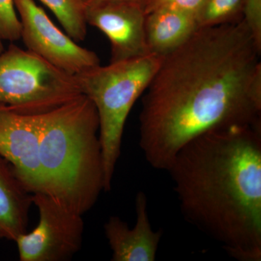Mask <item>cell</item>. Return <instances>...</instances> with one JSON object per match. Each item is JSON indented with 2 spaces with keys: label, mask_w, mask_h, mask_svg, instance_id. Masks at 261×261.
Here are the masks:
<instances>
[{
  "label": "cell",
  "mask_w": 261,
  "mask_h": 261,
  "mask_svg": "<svg viewBox=\"0 0 261 261\" xmlns=\"http://www.w3.org/2000/svg\"><path fill=\"white\" fill-rule=\"evenodd\" d=\"M21 24L13 0H0V37L15 42L20 39Z\"/></svg>",
  "instance_id": "obj_15"
},
{
  "label": "cell",
  "mask_w": 261,
  "mask_h": 261,
  "mask_svg": "<svg viewBox=\"0 0 261 261\" xmlns=\"http://www.w3.org/2000/svg\"><path fill=\"white\" fill-rule=\"evenodd\" d=\"M0 155L13 166L29 191L44 193L39 161L38 115L17 112L0 103Z\"/></svg>",
  "instance_id": "obj_9"
},
{
  "label": "cell",
  "mask_w": 261,
  "mask_h": 261,
  "mask_svg": "<svg viewBox=\"0 0 261 261\" xmlns=\"http://www.w3.org/2000/svg\"><path fill=\"white\" fill-rule=\"evenodd\" d=\"M243 2L244 0H205L197 13L199 28L241 21Z\"/></svg>",
  "instance_id": "obj_14"
},
{
  "label": "cell",
  "mask_w": 261,
  "mask_h": 261,
  "mask_svg": "<svg viewBox=\"0 0 261 261\" xmlns=\"http://www.w3.org/2000/svg\"><path fill=\"white\" fill-rule=\"evenodd\" d=\"M84 7L93 6V5L104 4V3H116V2L137 1L145 3V0H81Z\"/></svg>",
  "instance_id": "obj_18"
},
{
  "label": "cell",
  "mask_w": 261,
  "mask_h": 261,
  "mask_svg": "<svg viewBox=\"0 0 261 261\" xmlns=\"http://www.w3.org/2000/svg\"><path fill=\"white\" fill-rule=\"evenodd\" d=\"M3 240V238H2V237L0 236V240Z\"/></svg>",
  "instance_id": "obj_20"
},
{
  "label": "cell",
  "mask_w": 261,
  "mask_h": 261,
  "mask_svg": "<svg viewBox=\"0 0 261 261\" xmlns=\"http://www.w3.org/2000/svg\"><path fill=\"white\" fill-rule=\"evenodd\" d=\"M54 13L67 34L75 42L87 36L85 7L81 0H39Z\"/></svg>",
  "instance_id": "obj_13"
},
{
  "label": "cell",
  "mask_w": 261,
  "mask_h": 261,
  "mask_svg": "<svg viewBox=\"0 0 261 261\" xmlns=\"http://www.w3.org/2000/svg\"><path fill=\"white\" fill-rule=\"evenodd\" d=\"M260 55L242 20L199 28L161 57L140 114L139 144L151 167L167 171L207 132L260 124Z\"/></svg>",
  "instance_id": "obj_1"
},
{
  "label": "cell",
  "mask_w": 261,
  "mask_h": 261,
  "mask_svg": "<svg viewBox=\"0 0 261 261\" xmlns=\"http://www.w3.org/2000/svg\"><path fill=\"white\" fill-rule=\"evenodd\" d=\"M38 208L39 224L30 233L15 240L20 261H65L82 247L84 221L82 215L67 210L44 192L32 194Z\"/></svg>",
  "instance_id": "obj_6"
},
{
  "label": "cell",
  "mask_w": 261,
  "mask_h": 261,
  "mask_svg": "<svg viewBox=\"0 0 261 261\" xmlns=\"http://www.w3.org/2000/svg\"><path fill=\"white\" fill-rule=\"evenodd\" d=\"M205 0H145L146 15L159 9H173L197 15Z\"/></svg>",
  "instance_id": "obj_17"
},
{
  "label": "cell",
  "mask_w": 261,
  "mask_h": 261,
  "mask_svg": "<svg viewBox=\"0 0 261 261\" xmlns=\"http://www.w3.org/2000/svg\"><path fill=\"white\" fill-rule=\"evenodd\" d=\"M166 171L189 223L233 258L261 260V123L196 137Z\"/></svg>",
  "instance_id": "obj_2"
},
{
  "label": "cell",
  "mask_w": 261,
  "mask_h": 261,
  "mask_svg": "<svg viewBox=\"0 0 261 261\" xmlns=\"http://www.w3.org/2000/svg\"><path fill=\"white\" fill-rule=\"evenodd\" d=\"M161 60V57L149 54L106 66L99 65L75 75L82 94L92 100L97 110L105 192L112 187L127 118L136 101L145 93Z\"/></svg>",
  "instance_id": "obj_4"
},
{
  "label": "cell",
  "mask_w": 261,
  "mask_h": 261,
  "mask_svg": "<svg viewBox=\"0 0 261 261\" xmlns=\"http://www.w3.org/2000/svg\"><path fill=\"white\" fill-rule=\"evenodd\" d=\"M87 24L104 33L111 47V63L150 54L145 34L146 13L142 2L104 3L85 8Z\"/></svg>",
  "instance_id": "obj_8"
},
{
  "label": "cell",
  "mask_w": 261,
  "mask_h": 261,
  "mask_svg": "<svg viewBox=\"0 0 261 261\" xmlns=\"http://www.w3.org/2000/svg\"><path fill=\"white\" fill-rule=\"evenodd\" d=\"M32 193L15 173L13 166L0 155V236L15 242L27 232Z\"/></svg>",
  "instance_id": "obj_11"
},
{
  "label": "cell",
  "mask_w": 261,
  "mask_h": 261,
  "mask_svg": "<svg viewBox=\"0 0 261 261\" xmlns=\"http://www.w3.org/2000/svg\"><path fill=\"white\" fill-rule=\"evenodd\" d=\"M147 205V196L140 191L136 195V223L133 228L116 216H111L105 224L113 261L155 260L163 231L152 229Z\"/></svg>",
  "instance_id": "obj_10"
},
{
  "label": "cell",
  "mask_w": 261,
  "mask_h": 261,
  "mask_svg": "<svg viewBox=\"0 0 261 261\" xmlns=\"http://www.w3.org/2000/svg\"><path fill=\"white\" fill-rule=\"evenodd\" d=\"M38 122L44 193L67 210L83 216L105 191L95 106L81 94L63 106L38 114Z\"/></svg>",
  "instance_id": "obj_3"
},
{
  "label": "cell",
  "mask_w": 261,
  "mask_h": 261,
  "mask_svg": "<svg viewBox=\"0 0 261 261\" xmlns=\"http://www.w3.org/2000/svg\"><path fill=\"white\" fill-rule=\"evenodd\" d=\"M243 20L261 49V0H244Z\"/></svg>",
  "instance_id": "obj_16"
},
{
  "label": "cell",
  "mask_w": 261,
  "mask_h": 261,
  "mask_svg": "<svg viewBox=\"0 0 261 261\" xmlns=\"http://www.w3.org/2000/svg\"><path fill=\"white\" fill-rule=\"evenodd\" d=\"M199 29L197 15L173 9H159L146 15L145 34L150 54L163 57L188 40Z\"/></svg>",
  "instance_id": "obj_12"
},
{
  "label": "cell",
  "mask_w": 261,
  "mask_h": 261,
  "mask_svg": "<svg viewBox=\"0 0 261 261\" xmlns=\"http://www.w3.org/2000/svg\"><path fill=\"white\" fill-rule=\"evenodd\" d=\"M82 94L75 75L11 44L0 55V103L17 112L38 115Z\"/></svg>",
  "instance_id": "obj_5"
},
{
  "label": "cell",
  "mask_w": 261,
  "mask_h": 261,
  "mask_svg": "<svg viewBox=\"0 0 261 261\" xmlns=\"http://www.w3.org/2000/svg\"><path fill=\"white\" fill-rule=\"evenodd\" d=\"M27 49L69 74L100 65L97 54L79 45L58 28L34 0H13Z\"/></svg>",
  "instance_id": "obj_7"
},
{
  "label": "cell",
  "mask_w": 261,
  "mask_h": 261,
  "mask_svg": "<svg viewBox=\"0 0 261 261\" xmlns=\"http://www.w3.org/2000/svg\"><path fill=\"white\" fill-rule=\"evenodd\" d=\"M4 44H3V40L2 38L0 37V55L4 51Z\"/></svg>",
  "instance_id": "obj_19"
}]
</instances>
